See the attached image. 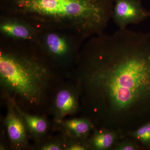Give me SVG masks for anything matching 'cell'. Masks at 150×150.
Here are the masks:
<instances>
[{
  "instance_id": "4fadbf2b",
  "label": "cell",
  "mask_w": 150,
  "mask_h": 150,
  "mask_svg": "<svg viewBox=\"0 0 150 150\" xmlns=\"http://www.w3.org/2000/svg\"><path fill=\"white\" fill-rule=\"evenodd\" d=\"M43 150H60L62 149V145L58 142H51L43 145L41 147Z\"/></svg>"
},
{
  "instance_id": "9c48e42d",
  "label": "cell",
  "mask_w": 150,
  "mask_h": 150,
  "mask_svg": "<svg viewBox=\"0 0 150 150\" xmlns=\"http://www.w3.org/2000/svg\"><path fill=\"white\" fill-rule=\"evenodd\" d=\"M46 43L49 50L56 55H62L66 53L67 46L64 40L59 35L51 33L47 36Z\"/></svg>"
},
{
  "instance_id": "6da1fadb",
  "label": "cell",
  "mask_w": 150,
  "mask_h": 150,
  "mask_svg": "<svg viewBox=\"0 0 150 150\" xmlns=\"http://www.w3.org/2000/svg\"><path fill=\"white\" fill-rule=\"evenodd\" d=\"M98 38L102 63L95 79L115 106L124 108L150 92V35L126 28Z\"/></svg>"
},
{
  "instance_id": "5bb4252c",
  "label": "cell",
  "mask_w": 150,
  "mask_h": 150,
  "mask_svg": "<svg viewBox=\"0 0 150 150\" xmlns=\"http://www.w3.org/2000/svg\"><path fill=\"white\" fill-rule=\"evenodd\" d=\"M67 150H83L85 149L84 147L82 146L81 145L76 144L70 145L67 148Z\"/></svg>"
},
{
  "instance_id": "7a4b0ae2",
  "label": "cell",
  "mask_w": 150,
  "mask_h": 150,
  "mask_svg": "<svg viewBox=\"0 0 150 150\" xmlns=\"http://www.w3.org/2000/svg\"><path fill=\"white\" fill-rule=\"evenodd\" d=\"M19 7L34 13L66 18L79 29L102 33L112 11L106 0H16Z\"/></svg>"
},
{
  "instance_id": "30bf717a",
  "label": "cell",
  "mask_w": 150,
  "mask_h": 150,
  "mask_svg": "<svg viewBox=\"0 0 150 150\" xmlns=\"http://www.w3.org/2000/svg\"><path fill=\"white\" fill-rule=\"evenodd\" d=\"M1 29L5 33L17 38L26 39L30 36L28 30L21 25L6 23L2 25Z\"/></svg>"
},
{
  "instance_id": "8992f818",
  "label": "cell",
  "mask_w": 150,
  "mask_h": 150,
  "mask_svg": "<svg viewBox=\"0 0 150 150\" xmlns=\"http://www.w3.org/2000/svg\"><path fill=\"white\" fill-rule=\"evenodd\" d=\"M76 97L69 88L60 89L56 93L54 101L55 116L59 120L72 113L76 108Z\"/></svg>"
},
{
  "instance_id": "7c38bea8",
  "label": "cell",
  "mask_w": 150,
  "mask_h": 150,
  "mask_svg": "<svg viewBox=\"0 0 150 150\" xmlns=\"http://www.w3.org/2000/svg\"><path fill=\"white\" fill-rule=\"evenodd\" d=\"M139 139L145 142H150V123L141 127L136 133Z\"/></svg>"
},
{
  "instance_id": "52a82bcc",
  "label": "cell",
  "mask_w": 150,
  "mask_h": 150,
  "mask_svg": "<svg viewBox=\"0 0 150 150\" xmlns=\"http://www.w3.org/2000/svg\"><path fill=\"white\" fill-rule=\"evenodd\" d=\"M18 108V107H17ZM27 131L35 137H42L48 131V125L46 119L40 116L30 115L19 110Z\"/></svg>"
},
{
  "instance_id": "ba28073f",
  "label": "cell",
  "mask_w": 150,
  "mask_h": 150,
  "mask_svg": "<svg viewBox=\"0 0 150 150\" xmlns=\"http://www.w3.org/2000/svg\"><path fill=\"white\" fill-rule=\"evenodd\" d=\"M63 125L65 129L77 137L86 135L90 129L88 122L82 119L67 120L64 122Z\"/></svg>"
},
{
  "instance_id": "9a60e30c",
  "label": "cell",
  "mask_w": 150,
  "mask_h": 150,
  "mask_svg": "<svg viewBox=\"0 0 150 150\" xmlns=\"http://www.w3.org/2000/svg\"><path fill=\"white\" fill-rule=\"evenodd\" d=\"M123 150H133L134 148L130 146H126L122 149Z\"/></svg>"
},
{
  "instance_id": "8fae6325",
  "label": "cell",
  "mask_w": 150,
  "mask_h": 150,
  "mask_svg": "<svg viewBox=\"0 0 150 150\" xmlns=\"http://www.w3.org/2000/svg\"><path fill=\"white\" fill-rule=\"evenodd\" d=\"M113 142V136L108 133L98 134L93 139L94 145L99 149H106L110 147Z\"/></svg>"
},
{
  "instance_id": "5b68a950",
  "label": "cell",
  "mask_w": 150,
  "mask_h": 150,
  "mask_svg": "<svg viewBox=\"0 0 150 150\" xmlns=\"http://www.w3.org/2000/svg\"><path fill=\"white\" fill-rule=\"evenodd\" d=\"M7 131L11 142L16 147L24 146L27 142V129L17 107H8L5 119Z\"/></svg>"
},
{
  "instance_id": "3957f363",
  "label": "cell",
  "mask_w": 150,
  "mask_h": 150,
  "mask_svg": "<svg viewBox=\"0 0 150 150\" xmlns=\"http://www.w3.org/2000/svg\"><path fill=\"white\" fill-rule=\"evenodd\" d=\"M2 85L9 92L30 104L38 103L48 84L43 69L8 55H0Z\"/></svg>"
},
{
  "instance_id": "277c9868",
  "label": "cell",
  "mask_w": 150,
  "mask_h": 150,
  "mask_svg": "<svg viewBox=\"0 0 150 150\" xmlns=\"http://www.w3.org/2000/svg\"><path fill=\"white\" fill-rule=\"evenodd\" d=\"M149 16L150 12L144 10L135 0H116L112 18L119 29H122L129 25L139 23Z\"/></svg>"
}]
</instances>
